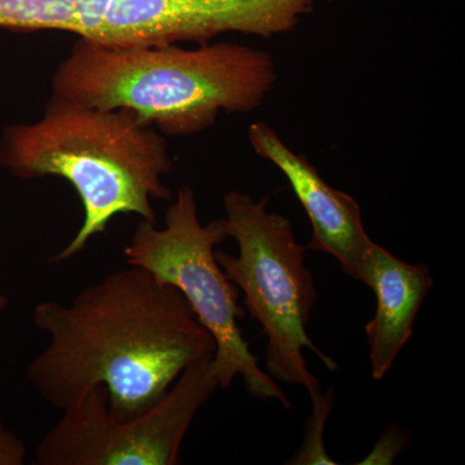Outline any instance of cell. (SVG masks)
Here are the masks:
<instances>
[{
    "mask_svg": "<svg viewBox=\"0 0 465 465\" xmlns=\"http://www.w3.org/2000/svg\"><path fill=\"white\" fill-rule=\"evenodd\" d=\"M105 0H0V27L18 32L60 30L88 38Z\"/></svg>",
    "mask_w": 465,
    "mask_h": 465,
    "instance_id": "cell-10",
    "label": "cell"
},
{
    "mask_svg": "<svg viewBox=\"0 0 465 465\" xmlns=\"http://www.w3.org/2000/svg\"><path fill=\"white\" fill-rule=\"evenodd\" d=\"M277 82L273 54L240 43L124 47L78 38L52 90L92 108L130 110L177 137L203 133L222 113L253 112Z\"/></svg>",
    "mask_w": 465,
    "mask_h": 465,
    "instance_id": "cell-2",
    "label": "cell"
},
{
    "mask_svg": "<svg viewBox=\"0 0 465 465\" xmlns=\"http://www.w3.org/2000/svg\"><path fill=\"white\" fill-rule=\"evenodd\" d=\"M330 2H333V0H330Z\"/></svg>",
    "mask_w": 465,
    "mask_h": 465,
    "instance_id": "cell-15",
    "label": "cell"
},
{
    "mask_svg": "<svg viewBox=\"0 0 465 465\" xmlns=\"http://www.w3.org/2000/svg\"><path fill=\"white\" fill-rule=\"evenodd\" d=\"M33 322L48 344L27 379L61 412L101 385L115 415H139L216 349L182 292L137 266L106 274L67 304L39 302Z\"/></svg>",
    "mask_w": 465,
    "mask_h": 465,
    "instance_id": "cell-1",
    "label": "cell"
},
{
    "mask_svg": "<svg viewBox=\"0 0 465 465\" xmlns=\"http://www.w3.org/2000/svg\"><path fill=\"white\" fill-rule=\"evenodd\" d=\"M5 305H7V300H5V296L0 295V311L5 308Z\"/></svg>",
    "mask_w": 465,
    "mask_h": 465,
    "instance_id": "cell-14",
    "label": "cell"
},
{
    "mask_svg": "<svg viewBox=\"0 0 465 465\" xmlns=\"http://www.w3.org/2000/svg\"><path fill=\"white\" fill-rule=\"evenodd\" d=\"M313 410L309 416L304 427V439L298 451L292 455L287 464L293 465H335V460L327 454L324 445V430H326L327 419L331 414L335 394L332 388L326 393L322 391L311 397Z\"/></svg>",
    "mask_w": 465,
    "mask_h": 465,
    "instance_id": "cell-11",
    "label": "cell"
},
{
    "mask_svg": "<svg viewBox=\"0 0 465 465\" xmlns=\"http://www.w3.org/2000/svg\"><path fill=\"white\" fill-rule=\"evenodd\" d=\"M229 235L225 220L202 224L197 198L183 185L164 213L163 226L142 220L124 255L137 266L182 292L202 326L213 335L216 349L211 369L219 388L228 390L238 375L253 399L275 400L290 409L282 388L259 366L238 321L246 316L240 290L226 278L216 260V247Z\"/></svg>",
    "mask_w": 465,
    "mask_h": 465,
    "instance_id": "cell-5",
    "label": "cell"
},
{
    "mask_svg": "<svg viewBox=\"0 0 465 465\" xmlns=\"http://www.w3.org/2000/svg\"><path fill=\"white\" fill-rule=\"evenodd\" d=\"M0 166L18 179L56 176L78 193L84 222L51 262L74 258L118 215L157 223L153 201L171 200L163 183L173 161L166 136L125 109H97L52 94L33 124L0 137Z\"/></svg>",
    "mask_w": 465,
    "mask_h": 465,
    "instance_id": "cell-3",
    "label": "cell"
},
{
    "mask_svg": "<svg viewBox=\"0 0 465 465\" xmlns=\"http://www.w3.org/2000/svg\"><path fill=\"white\" fill-rule=\"evenodd\" d=\"M26 457L25 443L0 421V465H24Z\"/></svg>",
    "mask_w": 465,
    "mask_h": 465,
    "instance_id": "cell-13",
    "label": "cell"
},
{
    "mask_svg": "<svg viewBox=\"0 0 465 465\" xmlns=\"http://www.w3.org/2000/svg\"><path fill=\"white\" fill-rule=\"evenodd\" d=\"M211 360L201 358L186 367L154 406L131 418L112 411L105 388H92L45 434L35 464H180V450L195 415L219 390Z\"/></svg>",
    "mask_w": 465,
    "mask_h": 465,
    "instance_id": "cell-6",
    "label": "cell"
},
{
    "mask_svg": "<svg viewBox=\"0 0 465 465\" xmlns=\"http://www.w3.org/2000/svg\"><path fill=\"white\" fill-rule=\"evenodd\" d=\"M268 197L232 191L224 197L229 238L238 255L216 250L226 278L243 292L244 307L266 336V372L277 382L304 387L309 396L321 384L309 370L304 349L316 353L330 371L338 363L311 341L307 332L318 292L305 265L307 247L296 241L289 217L269 211Z\"/></svg>",
    "mask_w": 465,
    "mask_h": 465,
    "instance_id": "cell-4",
    "label": "cell"
},
{
    "mask_svg": "<svg viewBox=\"0 0 465 465\" xmlns=\"http://www.w3.org/2000/svg\"><path fill=\"white\" fill-rule=\"evenodd\" d=\"M249 142L259 157L271 162L284 174L307 213L312 225L307 250L332 256L348 277L360 280L361 269L374 241L367 234L358 202L324 182L307 155L290 149L266 122L250 125Z\"/></svg>",
    "mask_w": 465,
    "mask_h": 465,
    "instance_id": "cell-8",
    "label": "cell"
},
{
    "mask_svg": "<svg viewBox=\"0 0 465 465\" xmlns=\"http://www.w3.org/2000/svg\"><path fill=\"white\" fill-rule=\"evenodd\" d=\"M318 0H108L91 41L207 45L223 34L273 38L298 29ZM330 2V0H323Z\"/></svg>",
    "mask_w": 465,
    "mask_h": 465,
    "instance_id": "cell-7",
    "label": "cell"
},
{
    "mask_svg": "<svg viewBox=\"0 0 465 465\" xmlns=\"http://www.w3.org/2000/svg\"><path fill=\"white\" fill-rule=\"evenodd\" d=\"M409 443V432L391 424L376 440L374 449L360 464H391Z\"/></svg>",
    "mask_w": 465,
    "mask_h": 465,
    "instance_id": "cell-12",
    "label": "cell"
},
{
    "mask_svg": "<svg viewBox=\"0 0 465 465\" xmlns=\"http://www.w3.org/2000/svg\"><path fill=\"white\" fill-rule=\"evenodd\" d=\"M358 281L375 293V314L365 331L372 378L381 381L411 339L416 317L434 281L427 265L403 262L375 242Z\"/></svg>",
    "mask_w": 465,
    "mask_h": 465,
    "instance_id": "cell-9",
    "label": "cell"
}]
</instances>
